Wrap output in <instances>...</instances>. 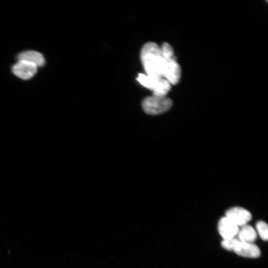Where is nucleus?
<instances>
[{"label":"nucleus","mask_w":268,"mask_h":268,"mask_svg":"<svg viewBox=\"0 0 268 268\" xmlns=\"http://www.w3.org/2000/svg\"><path fill=\"white\" fill-rule=\"evenodd\" d=\"M141 57L147 76L157 80L163 78L166 61L162 56L161 48L157 44L150 42L145 44Z\"/></svg>","instance_id":"1"},{"label":"nucleus","mask_w":268,"mask_h":268,"mask_svg":"<svg viewBox=\"0 0 268 268\" xmlns=\"http://www.w3.org/2000/svg\"><path fill=\"white\" fill-rule=\"evenodd\" d=\"M172 101L167 97L151 96L146 98L142 102V107L145 112L150 115L163 114L172 106Z\"/></svg>","instance_id":"2"},{"label":"nucleus","mask_w":268,"mask_h":268,"mask_svg":"<svg viewBox=\"0 0 268 268\" xmlns=\"http://www.w3.org/2000/svg\"><path fill=\"white\" fill-rule=\"evenodd\" d=\"M166 63L163 76L171 84H176L180 81L181 77V68L175 57L165 60Z\"/></svg>","instance_id":"3"},{"label":"nucleus","mask_w":268,"mask_h":268,"mask_svg":"<svg viewBox=\"0 0 268 268\" xmlns=\"http://www.w3.org/2000/svg\"><path fill=\"white\" fill-rule=\"evenodd\" d=\"M226 217L238 227H242L248 225V223L252 218V216L247 210L241 207H234L226 212Z\"/></svg>","instance_id":"4"},{"label":"nucleus","mask_w":268,"mask_h":268,"mask_svg":"<svg viewBox=\"0 0 268 268\" xmlns=\"http://www.w3.org/2000/svg\"><path fill=\"white\" fill-rule=\"evenodd\" d=\"M234 251L240 256L247 258H257L261 254L260 250L257 245L253 243L244 242L239 240Z\"/></svg>","instance_id":"5"},{"label":"nucleus","mask_w":268,"mask_h":268,"mask_svg":"<svg viewBox=\"0 0 268 268\" xmlns=\"http://www.w3.org/2000/svg\"><path fill=\"white\" fill-rule=\"evenodd\" d=\"M218 230L220 235L223 239H228L235 237L239 231V227L227 218H221L218 225Z\"/></svg>","instance_id":"6"},{"label":"nucleus","mask_w":268,"mask_h":268,"mask_svg":"<svg viewBox=\"0 0 268 268\" xmlns=\"http://www.w3.org/2000/svg\"><path fill=\"white\" fill-rule=\"evenodd\" d=\"M14 74L20 79L28 80L32 78L37 72V67L34 64L19 61L13 68Z\"/></svg>","instance_id":"7"},{"label":"nucleus","mask_w":268,"mask_h":268,"mask_svg":"<svg viewBox=\"0 0 268 268\" xmlns=\"http://www.w3.org/2000/svg\"><path fill=\"white\" fill-rule=\"evenodd\" d=\"M18 61L26 62L34 65L37 67L42 66L45 63L42 55L37 52L29 51L21 53L17 57Z\"/></svg>","instance_id":"8"},{"label":"nucleus","mask_w":268,"mask_h":268,"mask_svg":"<svg viewBox=\"0 0 268 268\" xmlns=\"http://www.w3.org/2000/svg\"><path fill=\"white\" fill-rule=\"evenodd\" d=\"M238 239L242 242L253 243L256 239L257 233L254 228L250 225H246L239 230Z\"/></svg>","instance_id":"9"},{"label":"nucleus","mask_w":268,"mask_h":268,"mask_svg":"<svg viewBox=\"0 0 268 268\" xmlns=\"http://www.w3.org/2000/svg\"><path fill=\"white\" fill-rule=\"evenodd\" d=\"M171 84L166 79L161 78L156 83L152 89L153 96L159 97H166L171 88Z\"/></svg>","instance_id":"10"},{"label":"nucleus","mask_w":268,"mask_h":268,"mask_svg":"<svg viewBox=\"0 0 268 268\" xmlns=\"http://www.w3.org/2000/svg\"><path fill=\"white\" fill-rule=\"evenodd\" d=\"M153 79L147 75L140 74L137 81L144 86L152 91L156 83L159 80Z\"/></svg>","instance_id":"11"},{"label":"nucleus","mask_w":268,"mask_h":268,"mask_svg":"<svg viewBox=\"0 0 268 268\" xmlns=\"http://www.w3.org/2000/svg\"><path fill=\"white\" fill-rule=\"evenodd\" d=\"M256 229L261 238L267 241L268 238V227L267 223L263 221H259L257 223Z\"/></svg>","instance_id":"12"},{"label":"nucleus","mask_w":268,"mask_h":268,"mask_svg":"<svg viewBox=\"0 0 268 268\" xmlns=\"http://www.w3.org/2000/svg\"><path fill=\"white\" fill-rule=\"evenodd\" d=\"M161 48L162 55L164 59L169 60L174 58L173 50L169 44L165 43Z\"/></svg>","instance_id":"13"},{"label":"nucleus","mask_w":268,"mask_h":268,"mask_svg":"<svg viewBox=\"0 0 268 268\" xmlns=\"http://www.w3.org/2000/svg\"><path fill=\"white\" fill-rule=\"evenodd\" d=\"M239 239L234 237L228 239H223L221 242V246L223 248L229 251H234L235 245L238 242Z\"/></svg>","instance_id":"14"}]
</instances>
